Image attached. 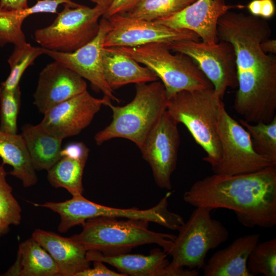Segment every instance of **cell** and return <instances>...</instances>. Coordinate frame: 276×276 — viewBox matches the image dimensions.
I'll return each instance as SVG.
<instances>
[{
    "instance_id": "cell-36",
    "label": "cell",
    "mask_w": 276,
    "mask_h": 276,
    "mask_svg": "<svg viewBox=\"0 0 276 276\" xmlns=\"http://www.w3.org/2000/svg\"><path fill=\"white\" fill-rule=\"evenodd\" d=\"M28 7V0H0L1 9L21 10Z\"/></svg>"
},
{
    "instance_id": "cell-7",
    "label": "cell",
    "mask_w": 276,
    "mask_h": 276,
    "mask_svg": "<svg viewBox=\"0 0 276 276\" xmlns=\"http://www.w3.org/2000/svg\"><path fill=\"white\" fill-rule=\"evenodd\" d=\"M108 48L145 65L154 73L163 84L168 97L182 90L214 88L193 59L180 53L173 54L167 43Z\"/></svg>"
},
{
    "instance_id": "cell-9",
    "label": "cell",
    "mask_w": 276,
    "mask_h": 276,
    "mask_svg": "<svg viewBox=\"0 0 276 276\" xmlns=\"http://www.w3.org/2000/svg\"><path fill=\"white\" fill-rule=\"evenodd\" d=\"M63 6L51 25L35 30L34 38L45 49L71 53L97 36L100 28L99 19L106 10L97 5L92 8L82 5Z\"/></svg>"
},
{
    "instance_id": "cell-39",
    "label": "cell",
    "mask_w": 276,
    "mask_h": 276,
    "mask_svg": "<svg viewBox=\"0 0 276 276\" xmlns=\"http://www.w3.org/2000/svg\"><path fill=\"white\" fill-rule=\"evenodd\" d=\"M251 15L260 16L261 10V0H253L247 6Z\"/></svg>"
},
{
    "instance_id": "cell-30",
    "label": "cell",
    "mask_w": 276,
    "mask_h": 276,
    "mask_svg": "<svg viewBox=\"0 0 276 276\" xmlns=\"http://www.w3.org/2000/svg\"><path fill=\"white\" fill-rule=\"evenodd\" d=\"M43 54V48L33 47L28 43L21 46H15L8 60L10 67V74L1 86L7 90H13L19 86L20 78L25 70Z\"/></svg>"
},
{
    "instance_id": "cell-3",
    "label": "cell",
    "mask_w": 276,
    "mask_h": 276,
    "mask_svg": "<svg viewBox=\"0 0 276 276\" xmlns=\"http://www.w3.org/2000/svg\"><path fill=\"white\" fill-rule=\"evenodd\" d=\"M149 223L144 220L97 217L86 220L82 231L70 238L86 251L104 255L128 253L134 247L150 244L160 246L168 254L176 236L151 231Z\"/></svg>"
},
{
    "instance_id": "cell-35",
    "label": "cell",
    "mask_w": 276,
    "mask_h": 276,
    "mask_svg": "<svg viewBox=\"0 0 276 276\" xmlns=\"http://www.w3.org/2000/svg\"><path fill=\"white\" fill-rule=\"evenodd\" d=\"M94 267L86 269L78 272L76 276H125L121 272L111 270L107 267L103 262L95 261Z\"/></svg>"
},
{
    "instance_id": "cell-5",
    "label": "cell",
    "mask_w": 276,
    "mask_h": 276,
    "mask_svg": "<svg viewBox=\"0 0 276 276\" xmlns=\"http://www.w3.org/2000/svg\"><path fill=\"white\" fill-rule=\"evenodd\" d=\"M222 99L214 88L182 90L168 97L166 110L177 123L188 129L206 153L203 160L215 167L221 158L218 122Z\"/></svg>"
},
{
    "instance_id": "cell-26",
    "label": "cell",
    "mask_w": 276,
    "mask_h": 276,
    "mask_svg": "<svg viewBox=\"0 0 276 276\" xmlns=\"http://www.w3.org/2000/svg\"><path fill=\"white\" fill-rule=\"evenodd\" d=\"M41 12V8L37 3L21 10L0 9V46L7 43H12L15 46L26 44L21 29L22 22L29 16Z\"/></svg>"
},
{
    "instance_id": "cell-21",
    "label": "cell",
    "mask_w": 276,
    "mask_h": 276,
    "mask_svg": "<svg viewBox=\"0 0 276 276\" xmlns=\"http://www.w3.org/2000/svg\"><path fill=\"white\" fill-rule=\"evenodd\" d=\"M102 63L105 80L113 90L130 83H148L158 79L146 66L108 48L103 49Z\"/></svg>"
},
{
    "instance_id": "cell-23",
    "label": "cell",
    "mask_w": 276,
    "mask_h": 276,
    "mask_svg": "<svg viewBox=\"0 0 276 276\" xmlns=\"http://www.w3.org/2000/svg\"><path fill=\"white\" fill-rule=\"evenodd\" d=\"M20 134L36 170L48 171L61 158L63 140L49 133L39 124L24 125Z\"/></svg>"
},
{
    "instance_id": "cell-2",
    "label": "cell",
    "mask_w": 276,
    "mask_h": 276,
    "mask_svg": "<svg viewBox=\"0 0 276 276\" xmlns=\"http://www.w3.org/2000/svg\"><path fill=\"white\" fill-rule=\"evenodd\" d=\"M183 199L195 208L232 210L247 227L272 228L276 225V166L245 174L214 173L194 182Z\"/></svg>"
},
{
    "instance_id": "cell-38",
    "label": "cell",
    "mask_w": 276,
    "mask_h": 276,
    "mask_svg": "<svg viewBox=\"0 0 276 276\" xmlns=\"http://www.w3.org/2000/svg\"><path fill=\"white\" fill-rule=\"evenodd\" d=\"M261 49L265 53L275 54L276 53V40L275 39H267L260 43Z\"/></svg>"
},
{
    "instance_id": "cell-14",
    "label": "cell",
    "mask_w": 276,
    "mask_h": 276,
    "mask_svg": "<svg viewBox=\"0 0 276 276\" xmlns=\"http://www.w3.org/2000/svg\"><path fill=\"white\" fill-rule=\"evenodd\" d=\"M111 29L108 20L102 17L97 36L76 51L63 53L43 49V53L89 81L93 88L104 96L118 103L120 100L107 84L103 73L102 50L106 35Z\"/></svg>"
},
{
    "instance_id": "cell-40",
    "label": "cell",
    "mask_w": 276,
    "mask_h": 276,
    "mask_svg": "<svg viewBox=\"0 0 276 276\" xmlns=\"http://www.w3.org/2000/svg\"><path fill=\"white\" fill-rule=\"evenodd\" d=\"M91 2L95 3L106 10L112 4L114 0H89Z\"/></svg>"
},
{
    "instance_id": "cell-1",
    "label": "cell",
    "mask_w": 276,
    "mask_h": 276,
    "mask_svg": "<svg viewBox=\"0 0 276 276\" xmlns=\"http://www.w3.org/2000/svg\"><path fill=\"white\" fill-rule=\"evenodd\" d=\"M263 18L228 11L219 19V41L230 43L235 51L238 79L234 102L236 112L250 123H268L275 117L276 58L261 49L271 36Z\"/></svg>"
},
{
    "instance_id": "cell-27",
    "label": "cell",
    "mask_w": 276,
    "mask_h": 276,
    "mask_svg": "<svg viewBox=\"0 0 276 276\" xmlns=\"http://www.w3.org/2000/svg\"><path fill=\"white\" fill-rule=\"evenodd\" d=\"M4 165L0 164V238L9 232L10 225H18L21 220V208L7 180Z\"/></svg>"
},
{
    "instance_id": "cell-15",
    "label": "cell",
    "mask_w": 276,
    "mask_h": 276,
    "mask_svg": "<svg viewBox=\"0 0 276 276\" xmlns=\"http://www.w3.org/2000/svg\"><path fill=\"white\" fill-rule=\"evenodd\" d=\"M109 100L105 96L96 98L86 90L50 108L39 124L62 140L76 135L89 126L102 106Z\"/></svg>"
},
{
    "instance_id": "cell-6",
    "label": "cell",
    "mask_w": 276,
    "mask_h": 276,
    "mask_svg": "<svg viewBox=\"0 0 276 276\" xmlns=\"http://www.w3.org/2000/svg\"><path fill=\"white\" fill-rule=\"evenodd\" d=\"M212 210L196 208L178 230V235L168 255L172 276H198L208 252L227 241L229 233L219 221L212 219Z\"/></svg>"
},
{
    "instance_id": "cell-37",
    "label": "cell",
    "mask_w": 276,
    "mask_h": 276,
    "mask_svg": "<svg viewBox=\"0 0 276 276\" xmlns=\"http://www.w3.org/2000/svg\"><path fill=\"white\" fill-rule=\"evenodd\" d=\"M275 8L273 0H261L260 16L264 18H270L274 14Z\"/></svg>"
},
{
    "instance_id": "cell-16",
    "label": "cell",
    "mask_w": 276,
    "mask_h": 276,
    "mask_svg": "<svg viewBox=\"0 0 276 276\" xmlns=\"http://www.w3.org/2000/svg\"><path fill=\"white\" fill-rule=\"evenodd\" d=\"M240 5H227L225 0H197L180 11L153 20L173 29H183L195 32L203 42L213 44L219 41L217 25L219 18Z\"/></svg>"
},
{
    "instance_id": "cell-28",
    "label": "cell",
    "mask_w": 276,
    "mask_h": 276,
    "mask_svg": "<svg viewBox=\"0 0 276 276\" xmlns=\"http://www.w3.org/2000/svg\"><path fill=\"white\" fill-rule=\"evenodd\" d=\"M239 123L249 134L255 151L276 163V116L268 123H250L243 119Z\"/></svg>"
},
{
    "instance_id": "cell-18",
    "label": "cell",
    "mask_w": 276,
    "mask_h": 276,
    "mask_svg": "<svg viewBox=\"0 0 276 276\" xmlns=\"http://www.w3.org/2000/svg\"><path fill=\"white\" fill-rule=\"evenodd\" d=\"M167 254L160 248L152 249L148 255L124 253L104 255L95 251H87L89 262L99 261L107 263L125 276H171L167 259Z\"/></svg>"
},
{
    "instance_id": "cell-22",
    "label": "cell",
    "mask_w": 276,
    "mask_h": 276,
    "mask_svg": "<svg viewBox=\"0 0 276 276\" xmlns=\"http://www.w3.org/2000/svg\"><path fill=\"white\" fill-rule=\"evenodd\" d=\"M2 275L60 276L53 258L32 237L19 244L16 262Z\"/></svg>"
},
{
    "instance_id": "cell-32",
    "label": "cell",
    "mask_w": 276,
    "mask_h": 276,
    "mask_svg": "<svg viewBox=\"0 0 276 276\" xmlns=\"http://www.w3.org/2000/svg\"><path fill=\"white\" fill-rule=\"evenodd\" d=\"M21 103L19 86L13 90L0 87V130L17 134V118Z\"/></svg>"
},
{
    "instance_id": "cell-33",
    "label": "cell",
    "mask_w": 276,
    "mask_h": 276,
    "mask_svg": "<svg viewBox=\"0 0 276 276\" xmlns=\"http://www.w3.org/2000/svg\"><path fill=\"white\" fill-rule=\"evenodd\" d=\"M89 149L81 142L68 143L61 148V157H69L74 158H88Z\"/></svg>"
},
{
    "instance_id": "cell-31",
    "label": "cell",
    "mask_w": 276,
    "mask_h": 276,
    "mask_svg": "<svg viewBox=\"0 0 276 276\" xmlns=\"http://www.w3.org/2000/svg\"><path fill=\"white\" fill-rule=\"evenodd\" d=\"M247 268L251 276L276 275V238L258 243L250 252Z\"/></svg>"
},
{
    "instance_id": "cell-17",
    "label": "cell",
    "mask_w": 276,
    "mask_h": 276,
    "mask_svg": "<svg viewBox=\"0 0 276 276\" xmlns=\"http://www.w3.org/2000/svg\"><path fill=\"white\" fill-rule=\"evenodd\" d=\"M86 90L84 79L54 60L48 64L39 75L33 104L44 114L52 107Z\"/></svg>"
},
{
    "instance_id": "cell-11",
    "label": "cell",
    "mask_w": 276,
    "mask_h": 276,
    "mask_svg": "<svg viewBox=\"0 0 276 276\" xmlns=\"http://www.w3.org/2000/svg\"><path fill=\"white\" fill-rule=\"evenodd\" d=\"M167 44L171 51L185 54L195 61L221 99L228 88H237L236 55L230 43L220 41L209 44L199 41L183 40Z\"/></svg>"
},
{
    "instance_id": "cell-4",
    "label": "cell",
    "mask_w": 276,
    "mask_h": 276,
    "mask_svg": "<svg viewBox=\"0 0 276 276\" xmlns=\"http://www.w3.org/2000/svg\"><path fill=\"white\" fill-rule=\"evenodd\" d=\"M133 100L122 106L105 104L112 111L110 123L98 132L94 139L98 145L114 138L131 141L140 149L151 128L166 110L168 97L165 88L158 80L135 85Z\"/></svg>"
},
{
    "instance_id": "cell-12",
    "label": "cell",
    "mask_w": 276,
    "mask_h": 276,
    "mask_svg": "<svg viewBox=\"0 0 276 276\" xmlns=\"http://www.w3.org/2000/svg\"><path fill=\"white\" fill-rule=\"evenodd\" d=\"M178 124L166 110L147 135L140 148L151 168L156 185L172 189L171 176L175 170L180 135Z\"/></svg>"
},
{
    "instance_id": "cell-34",
    "label": "cell",
    "mask_w": 276,
    "mask_h": 276,
    "mask_svg": "<svg viewBox=\"0 0 276 276\" xmlns=\"http://www.w3.org/2000/svg\"><path fill=\"white\" fill-rule=\"evenodd\" d=\"M141 0H114L102 17L108 18L116 14H125L132 10Z\"/></svg>"
},
{
    "instance_id": "cell-13",
    "label": "cell",
    "mask_w": 276,
    "mask_h": 276,
    "mask_svg": "<svg viewBox=\"0 0 276 276\" xmlns=\"http://www.w3.org/2000/svg\"><path fill=\"white\" fill-rule=\"evenodd\" d=\"M107 19L111 29L106 36L103 48L133 47L183 40L199 41V37L192 31L170 28L154 21L132 18L124 14L113 15Z\"/></svg>"
},
{
    "instance_id": "cell-19",
    "label": "cell",
    "mask_w": 276,
    "mask_h": 276,
    "mask_svg": "<svg viewBox=\"0 0 276 276\" xmlns=\"http://www.w3.org/2000/svg\"><path fill=\"white\" fill-rule=\"evenodd\" d=\"M32 237L53 258L60 276H76L78 272L90 267L87 251L70 237L40 229H35Z\"/></svg>"
},
{
    "instance_id": "cell-8",
    "label": "cell",
    "mask_w": 276,
    "mask_h": 276,
    "mask_svg": "<svg viewBox=\"0 0 276 276\" xmlns=\"http://www.w3.org/2000/svg\"><path fill=\"white\" fill-rule=\"evenodd\" d=\"M171 194V192H167L157 204L145 210L109 207L92 202L82 195L74 196L63 202H47L41 206L59 214L60 222L58 230L62 233L82 225L88 219L101 217L144 220L178 231L185 221L181 216L169 210L168 200Z\"/></svg>"
},
{
    "instance_id": "cell-25",
    "label": "cell",
    "mask_w": 276,
    "mask_h": 276,
    "mask_svg": "<svg viewBox=\"0 0 276 276\" xmlns=\"http://www.w3.org/2000/svg\"><path fill=\"white\" fill-rule=\"evenodd\" d=\"M87 160L61 157L47 171L48 181L55 188L65 189L72 196L82 195V176Z\"/></svg>"
},
{
    "instance_id": "cell-20",
    "label": "cell",
    "mask_w": 276,
    "mask_h": 276,
    "mask_svg": "<svg viewBox=\"0 0 276 276\" xmlns=\"http://www.w3.org/2000/svg\"><path fill=\"white\" fill-rule=\"evenodd\" d=\"M258 233L237 238L216 251L202 266L204 276H251L247 268L248 256L259 242Z\"/></svg>"
},
{
    "instance_id": "cell-10",
    "label": "cell",
    "mask_w": 276,
    "mask_h": 276,
    "mask_svg": "<svg viewBox=\"0 0 276 276\" xmlns=\"http://www.w3.org/2000/svg\"><path fill=\"white\" fill-rule=\"evenodd\" d=\"M218 133L222 155L219 163L212 168L214 173L245 174L276 166L275 163L255 151L249 134L229 115L223 102L219 109Z\"/></svg>"
},
{
    "instance_id": "cell-24",
    "label": "cell",
    "mask_w": 276,
    "mask_h": 276,
    "mask_svg": "<svg viewBox=\"0 0 276 276\" xmlns=\"http://www.w3.org/2000/svg\"><path fill=\"white\" fill-rule=\"evenodd\" d=\"M0 157L3 164L12 168L8 174L19 179L25 188L37 183L36 170L21 134H10L0 130Z\"/></svg>"
},
{
    "instance_id": "cell-29",
    "label": "cell",
    "mask_w": 276,
    "mask_h": 276,
    "mask_svg": "<svg viewBox=\"0 0 276 276\" xmlns=\"http://www.w3.org/2000/svg\"><path fill=\"white\" fill-rule=\"evenodd\" d=\"M197 0H141L124 15L132 18L153 21L175 14Z\"/></svg>"
}]
</instances>
